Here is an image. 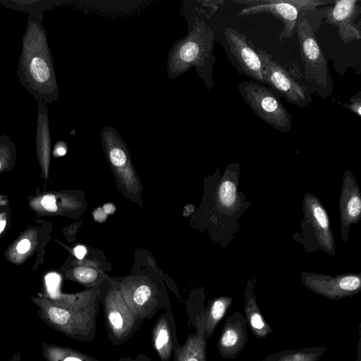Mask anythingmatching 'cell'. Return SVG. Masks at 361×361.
<instances>
[{
  "label": "cell",
  "instance_id": "cell-17",
  "mask_svg": "<svg viewBox=\"0 0 361 361\" xmlns=\"http://www.w3.org/2000/svg\"><path fill=\"white\" fill-rule=\"evenodd\" d=\"M232 302L231 298L219 297L213 300L206 308L204 335L207 339L213 335L217 325L231 306Z\"/></svg>",
  "mask_w": 361,
  "mask_h": 361
},
{
  "label": "cell",
  "instance_id": "cell-29",
  "mask_svg": "<svg viewBox=\"0 0 361 361\" xmlns=\"http://www.w3.org/2000/svg\"><path fill=\"white\" fill-rule=\"evenodd\" d=\"M355 361H361V327L359 324V340L357 347V356Z\"/></svg>",
  "mask_w": 361,
  "mask_h": 361
},
{
  "label": "cell",
  "instance_id": "cell-3",
  "mask_svg": "<svg viewBox=\"0 0 361 361\" xmlns=\"http://www.w3.org/2000/svg\"><path fill=\"white\" fill-rule=\"evenodd\" d=\"M303 16L304 13H301L295 32L298 37L305 78L318 94L325 97L331 92L332 87L327 61L308 20Z\"/></svg>",
  "mask_w": 361,
  "mask_h": 361
},
{
  "label": "cell",
  "instance_id": "cell-27",
  "mask_svg": "<svg viewBox=\"0 0 361 361\" xmlns=\"http://www.w3.org/2000/svg\"><path fill=\"white\" fill-rule=\"evenodd\" d=\"M30 247V241L27 239H23L18 243L16 249L20 254H23L28 251Z\"/></svg>",
  "mask_w": 361,
  "mask_h": 361
},
{
  "label": "cell",
  "instance_id": "cell-23",
  "mask_svg": "<svg viewBox=\"0 0 361 361\" xmlns=\"http://www.w3.org/2000/svg\"><path fill=\"white\" fill-rule=\"evenodd\" d=\"M360 92L357 93V94L353 97L350 99V104H345L343 106L350 110L358 116H361V98H360Z\"/></svg>",
  "mask_w": 361,
  "mask_h": 361
},
{
  "label": "cell",
  "instance_id": "cell-11",
  "mask_svg": "<svg viewBox=\"0 0 361 361\" xmlns=\"http://www.w3.org/2000/svg\"><path fill=\"white\" fill-rule=\"evenodd\" d=\"M248 341L247 322L240 311L226 318L217 342V349L223 358L235 359Z\"/></svg>",
  "mask_w": 361,
  "mask_h": 361
},
{
  "label": "cell",
  "instance_id": "cell-10",
  "mask_svg": "<svg viewBox=\"0 0 361 361\" xmlns=\"http://www.w3.org/2000/svg\"><path fill=\"white\" fill-rule=\"evenodd\" d=\"M359 2L358 0H338L334 1L333 7L327 8L326 21L338 28V34L345 44L361 38L360 25L354 23L361 13Z\"/></svg>",
  "mask_w": 361,
  "mask_h": 361
},
{
  "label": "cell",
  "instance_id": "cell-2",
  "mask_svg": "<svg viewBox=\"0 0 361 361\" xmlns=\"http://www.w3.org/2000/svg\"><path fill=\"white\" fill-rule=\"evenodd\" d=\"M37 314L51 329L80 341H92L96 335V318L99 306L74 310L58 305L50 300H36Z\"/></svg>",
  "mask_w": 361,
  "mask_h": 361
},
{
  "label": "cell",
  "instance_id": "cell-33",
  "mask_svg": "<svg viewBox=\"0 0 361 361\" xmlns=\"http://www.w3.org/2000/svg\"><path fill=\"white\" fill-rule=\"evenodd\" d=\"M6 221L4 220H2L0 221V233L2 232V231L4 230L5 226H6Z\"/></svg>",
  "mask_w": 361,
  "mask_h": 361
},
{
  "label": "cell",
  "instance_id": "cell-28",
  "mask_svg": "<svg viewBox=\"0 0 361 361\" xmlns=\"http://www.w3.org/2000/svg\"><path fill=\"white\" fill-rule=\"evenodd\" d=\"M86 252V248L82 245H78L74 249V253L76 257L79 259H82L85 257Z\"/></svg>",
  "mask_w": 361,
  "mask_h": 361
},
{
  "label": "cell",
  "instance_id": "cell-14",
  "mask_svg": "<svg viewBox=\"0 0 361 361\" xmlns=\"http://www.w3.org/2000/svg\"><path fill=\"white\" fill-rule=\"evenodd\" d=\"M244 317L252 334L259 339L266 338L274 331L263 317L254 294V286L247 283L245 291Z\"/></svg>",
  "mask_w": 361,
  "mask_h": 361
},
{
  "label": "cell",
  "instance_id": "cell-32",
  "mask_svg": "<svg viewBox=\"0 0 361 361\" xmlns=\"http://www.w3.org/2000/svg\"><path fill=\"white\" fill-rule=\"evenodd\" d=\"M104 207H105V208H108V209H106V213L112 212L114 210V209H111V208H112V209L114 208L113 205H111V204H106V205L104 206Z\"/></svg>",
  "mask_w": 361,
  "mask_h": 361
},
{
  "label": "cell",
  "instance_id": "cell-26",
  "mask_svg": "<svg viewBox=\"0 0 361 361\" xmlns=\"http://www.w3.org/2000/svg\"><path fill=\"white\" fill-rule=\"evenodd\" d=\"M118 361H152V359L147 355L139 354L135 357H133L130 355H128L126 357H120Z\"/></svg>",
  "mask_w": 361,
  "mask_h": 361
},
{
  "label": "cell",
  "instance_id": "cell-5",
  "mask_svg": "<svg viewBox=\"0 0 361 361\" xmlns=\"http://www.w3.org/2000/svg\"><path fill=\"white\" fill-rule=\"evenodd\" d=\"M238 4L247 6L241 9L238 16L269 13L283 24L279 39H289L295 32L300 14L313 10L318 6L334 3V1L319 0H236Z\"/></svg>",
  "mask_w": 361,
  "mask_h": 361
},
{
  "label": "cell",
  "instance_id": "cell-6",
  "mask_svg": "<svg viewBox=\"0 0 361 361\" xmlns=\"http://www.w3.org/2000/svg\"><path fill=\"white\" fill-rule=\"evenodd\" d=\"M103 310L108 338L114 345L127 342L145 322L133 312L116 288L109 290L104 298Z\"/></svg>",
  "mask_w": 361,
  "mask_h": 361
},
{
  "label": "cell",
  "instance_id": "cell-7",
  "mask_svg": "<svg viewBox=\"0 0 361 361\" xmlns=\"http://www.w3.org/2000/svg\"><path fill=\"white\" fill-rule=\"evenodd\" d=\"M255 49L262 61L265 85L292 104L303 107L312 102L309 90L305 85L298 82L265 50Z\"/></svg>",
  "mask_w": 361,
  "mask_h": 361
},
{
  "label": "cell",
  "instance_id": "cell-1",
  "mask_svg": "<svg viewBox=\"0 0 361 361\" xmlns=\"http://www.w3.org/2000/svg\"><path fill=\"white\" fill-rule=\"evenodd\" d=\"M214 40L212 30L202 20L196 18L190 33L177 42L171 50L167 65L169 78L174 79L194 66L205 85L211 88L214 84Z\"/></svg>",
  "mask_w": 361,
  "mask_h": 361
},
{
  "label": "cell",
  "instance_id": "cell-4",
  "mask_svg": "<svg viewBox=\"0 0 361 361\" xmlns=\"http://www.w3.org/2000/svg\"><path fill=\"white\" fill-rule=\"evenodd\" d=\"M238 90L246 104L261 120L282 133L292 128V116L269 87L252 80L241 81Z\"/></svg>",
  "mask_w": 361,
  "mask_h": 361
},
{
  "label": "cell",
  "instance_id": "cell-9",
  "mask_svg": "<svg viewBox=\"0 0 361 361\" xmlns=\"http://www.w3.org/2000/svg\"><path fill=\"white\" fill-rule=\"evenodd\" d=\"M305 286L314 293L330 300H340L357 293L361 288V280L356 275L337 277L309 274L302 277Z\"/></svg>",
  "mask_w": 361,
  "mask_h": 361
},
{
  "label": "cell",
  "instance_id": "cell-34",
  "mask_svg": "<svg viewBox=\"0 0 361 361\" xmlns=\"http://www.w3.org/2000/svg\"><path fill=\"white\" fill-rule=\"evenodd\" d=\"M0 169H1V161H0Z\"/></svg>",
  "mask_w": 361,
  "mask_h": 361
},
{
  "label": "cell",
  "instance_id": "cell-18",
  "mask_svg": "<svg viewBox=\"0 0 361 361\" xmlns=\"http://www.w3.org/2000/svg\"><path fill=\"white\" fill-rule=\"evenodd\" d=\"M344 189V188H343ZM341 211L343 224L355 222L361 213V200L357 188L343 190L341 201Z\"/></svg>",
  "mask_w": 361,
  "mask_h": 361
},
{
  "label": "cell",
  "instance_id": "cell-24",
  "mask_svg": "<svg viewBox=\"0 0 361 361\" xmlns=\"http://www.w3.org/2000/svg\"><path fill=\"white\" fill-rule=\"evenodd\" d=\"M41 202L43 207L48 212H54L57 210L56 198L53 195H45L42 198Z\"/></svg>",
  "mask_w": 361,
  "mask_h": 361
},
{
  "label": "cell",
  "instance_id": "cell-31",
  "mask_svg": "<svg viewBox=\"0 0 361 361\" xmlns=\"http://www.w3.org/2000/svg\"><path fill=\"white\" fill-rule=\"evenodd\" d=\"M56 152L59 156H63L66 154V150L63 147L60 146L56 149Z\"/></svg>",
  "mask_w": 361,
  "mask_h": 361
},
{
  "label": "cell",
  "instance_id": "cell-22",
  "mask_svg": "<svg viewBox=\"0 0 361 361\" xmlns=\"http://www.w3.org/2000/svg\"><path fill=\"white\" fill-rule=\"evenodd\" d=\"M75 279L82 283H91L97 277V272L92 269L78 267L73 271Z\"/></svg>",
  "mask_w": 361,
  "mask_h": 361
},
{
  "label": "cell",
  "instance_id": "cell-12",
  "mask_svg": "<svg viewBox=\"0 0 361 361\" xmlns=\"http://www.w3.org/2000/svg\"><path fill=\"white\" fill-rule=\"evenodd\" d=\"M152 341L159 360L169 361L176 348L180 345L171 310H165L156 320L152 330Z\"/></svg>",
  "mask_w": 361,
  "mask_h": 361
},
{
  "label": "cell",
  "instance_id": "cell-15",
  "mask_svg": "<svg viewBox=\"0 0 361 361\" xmlns=\"http://www.w3.org/2000/svg\"><path fill=\"white\" fill-rule=\"evenodd\" d=\"M327 350L326 346L284 349L265 356L262 361H318Z\"/></svg>",
  "mask_w": 361,
  "mask_h": 361
},
{
  "label": "cell",
  "instance_id": "cell-8",
  "mask_svg": "<svg viewBox=\"0 0 361 361\" xmlns=\"http://www.w3.org/2000/svg\"><path fill=\"white\" fill-rule=\"evenodd\" d=\"M228 58L240 74L265 85L262 61L252 42L232 27L224 30Z\"/></svg>",
  "mask_w": 361,
  "mask_h": 361
},
{
  "label": "cell",
  "instance_id": "cell-30",
  "mask_svg": "<svg viewBox=\"0 0 361 361\" xmlns=\"http://www.w3.org/2000/svg\"><path fill=\"white\" fill-rule=\"evenodd\" d=\"M8 361H22L21 354L19 351L14 353Z\"/></svg>",
  "mask_w": 361,
  "mask_h": 361
},
{
  "label": "cell",
  "instance_id": "cell-20",
  "mask_svg": "<svg viewBox=\"0 0 361 361\" xmlns=\"http://www.w3.org/2000/svg\"><path fill=\"white\" fill-rule=\"evenodd\" d=\"M219 197L221 204L226 207H231L236 200V187L230 181L223 182L219 190Z\"/></svg>",
  "mask_w": 361,
  "mask_h": 361
},
{
  "label": "cell",
  "instance_id": "cell-16",
  "mask_svg": "<svg viewBox=\"0 0 361 361\" xmlns=\"http://www.w3.org/2000/svg\"><path fill=\"white\" fill-rule=\"evenodd\" d=\"M42 356L46 361H100L73 348L42 342Z\"/></svg>",
  "mask_w": 361,
  "mask_h": 361
},
{
  "label": "cell",
  "instance_id": "cell-25",
  "mask_svg": "<svg viewBox=\"0 0 361 361\" xmlns=\"http://www.w3.org/2000/svg\"><path fill=\"white\" fill-rule=\"evenodd\" d=\"M59 281V278L57 275L54 274H49L47 276V283L49 289V293H53L55 292V288L58 285Z\"/></svg>",
  "mask_w": 361,
  "mask_h": 361
},
{
  "label": "cell",
  "instance_id": "cell-21",
  "mask_svg": "<svg viewBox=\"0 0 361 361\" xmlns=\"http://www.w3.org/2000/svg\"><path fill=\"white\" fill-rule=\"evenodd\" d=\"M312 213L314 216V221L321 229L325 232L329 228V224L327 214L323 207L318 203H314L312 205Z\"/></svg>",
  "mask_w": 361,
  "mask_h": 361
},
{
  "label": "cell",
  "instance_id": "cell-13",
  "mask_svg": "<svg viewBox=\"0 0 361 361\" xmlns=\"http://www.w3.org/2000/svg\"><path fill=\"white\" fill-rule=\"evenodd\" d=\"M205 324L206 308L197 315L192 324L195 331L188 334L185 343L176 348L174 361H207Z\"/></svg>",
  "mask_w": 361,
  "mask_h": 361
},
{
  "label": "cell",
  "instance_id": "cell-19",
  "mask_svg": "<svg viewBox=\"0 0 361 361\" xmlns=\"http://www.w3.org/2000/svg\"><path fill=\"white\" fill-rule=\"evenodd\" d=\"M32 77L38 83H44L50 78V70L46 61L41 57H33L30 63Z\"/></svg>",
  "mask_w": 361,
  "mask_h": 361
}]
</instances>
